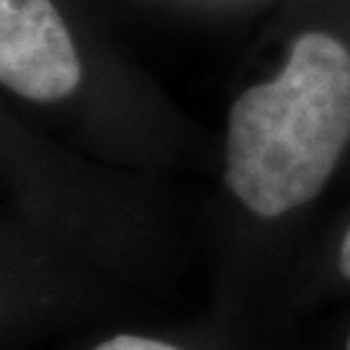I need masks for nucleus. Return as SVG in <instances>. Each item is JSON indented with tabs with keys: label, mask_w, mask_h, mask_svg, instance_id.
<instances>
[{
	"label": "nucleus",
	"mask_w": 350,
	"mask_h": 350,
	"mask_svg": "<svg viewBox=\"0 0 350 350\" xmlns=\"http://www.w3.org/2000/svg\"><path fill=\"white\" fill-rule=\"evenodd\" d=\"M350 140V52L309 31L286 68L231 104L226 185L241 205L275 218L317 198Z\"/></svg>",
	"instance_id": "f257e3e1"
},
{
	"label": "nucleus",
	"mask_w": 350,
	"mask_h": 350,
	"mask_svg": "<svg viewBox=\"0 0 350 350\" xmlns=\"http://www.w3.org/2000/svg\"><path fill=\"white\" fill-rule=\"evenodd\" d=\"M0 81L31 101H60L81 83L73 39L50 0H0Z\"/></svg>",
	"instance_id": "f03ea898"
},
{
	"label": "nucleus",
	"mask_w": 350,
	"mask_h": 350,
	"mask_svg": "<svg viewBox=\"0 0 350 350\" xmlns=\"http://www.w3.org/2000/svg\"><path fill=\"white\" fill-rule=\"evenodd\" d=\"M94 350H179V348L163 342V340L140 338V335H117V338L96 345Z\"/></svg>",
	"instance_id": "7ed1b4c3"
},
{
	"label": "nucleus",
	"mask_w": 350,
	"mask_h": 350,
	"mask_svg": "<svg viewBox=\"0 0 350 350\" xmlns=\"http://www.w3.org/2000/svg\"><path fill=\"white\" fill-rule=\"evenodd\" d=\"M340 273L350 280V226L342 237V244H340Z\"/></svg>",
	"instance_id": "20e7f679"
},
{
	"label": "nucleus",
	"mask_w": 350,
	"mask_h": 350,
	"mask_svg": "<svg viewBox=\"0 0 350 350\" xmlns=\"http://www.w3.org/2000/svg\"><path fill=\"white\" fill-rule=\"evenodd\" d=\"M345 350H350V338H348V342H345Z\"/></svg>",
	"instance_id": "39448f33"
}]
</instances>
